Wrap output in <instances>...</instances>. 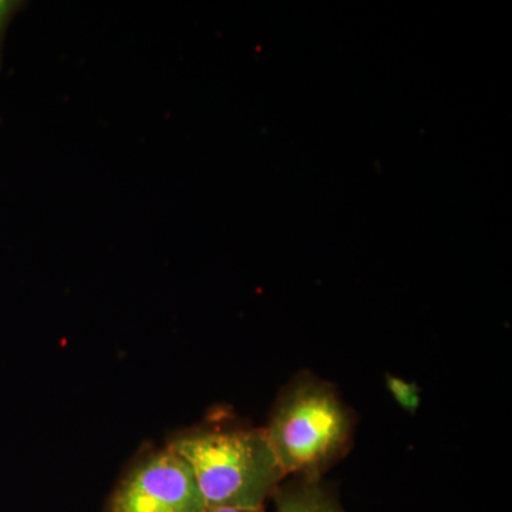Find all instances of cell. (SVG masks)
<instances>
[{"instance_id":"cell-3","label":"cell","mask_w":512,"mask_h":512,"mask_svg":"<svg viewBox=\"0 0 512 512\" xmlns=\"http://www.w3.org/2000/svg\"><path fill=\"white\" fill-rule=\"evenodd\" d=\"M205 508L194 471L170 446L138 460L109 503V512H204Z\"/></svg>"},{"instance_id":"cell-6","label":"cell","mask_w":512,"mask_h":512,"mask_svg":"<svg viewBox=\"0 0 512 512\" xmlns=\"http://www.w3.org/2000/svg\"><path fill=\"white\" fill-rule=\"evenodd\" d=\"M25 3L16 0H0V69H2V49L5 40L6 30L13 16L23 8Z\"/></svg>"},{"instance_id":"cell-7","label":"cell","mask_w":512,"mask_h":512,"mask_svg":"<svg viewBox=\"0 0 512 512\" xmlns=\"http://www.w3.org/2000/svg\"><path fill=\"white\" fill-rule=\"evenodd\" d=\"M204 512H265L262 510H247V508H232V507H207Z\"/></svg>"},{"instance_id":"cell-4","label":"cell","mask_w":512,"mask_h":512,"mask_svg":"<svg viewBox=\"0 0 512 512\" xmlns=\"http://www.w3.org/2000/svg\"><path fill=\"white\" fill-rule=\"evenodd\" d=\"M274 512H346L323 480L292 477L274 495Z\"/></svg>"},{"instance_id":"cell-2","label":"cell","mask_w":512,"mask_h":512,"mask_svg":"<svg viewBox=\"0 0 512 512\" xmlns=\"http://www.w3.org/2000/svg\"><path fill=\"white\" fill-rule=\"evenodd\" d=\"M168 446L190 464L207 507L262 510L285 478L264 429L192 430Z\"/></svg>"},{"instance_id":"cell-5","label":"cell","mask_w":512,"mask_h":512,"mask_svg":"<svg viewBox=\"0 0 512 512\" xmlns=\"http://www.w3.org/2000/svg\"><path fill=\"white\" fill-rule=\"evenodd\" d=\"M386 386L389 393L392 394L394 402L399 404L403 410L409 413H416L421 403V392L419 384L407 382L402 377H397L387 373Z\"/></svg>"},{"instance_id":"cell-1","label":"cell","mask_w":512,"mask_h":512,"mask_svg":"<svg viewBox=\"0 0 512 512\" xmlns=\"http://www.w3.org/2000/svg\"><path fill=\"white\" fill-rule=\"evenodd\" d=\"M356 416L332 383L298 373L279 393L264 429L285 477L322 480L348 456Z\"/></svg>"}]
</instances>
